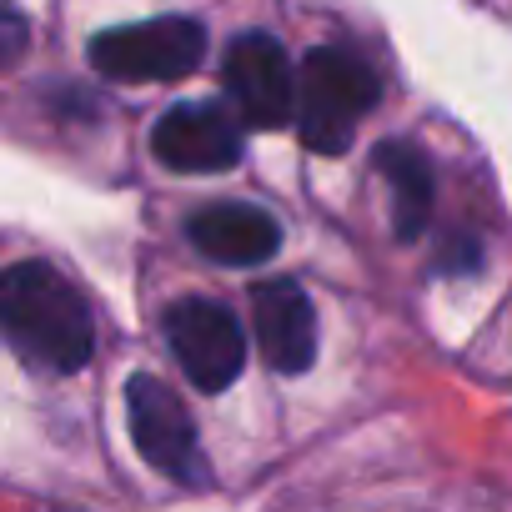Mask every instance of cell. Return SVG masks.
<instances>
[{
    "label": "cell",
    "instance_id": "cell-1",
    "mask_svg": "<svg viewBox=\"0 0 512 512\" xmlns=\"http://www.w3.org/2000/svg\"><path fill=\"white\" fill-rule=\"evenodd\" d=\"M0 337L41 372H81L96 352L86 297L51 262H16L0 277Z\"/></svg>",
    "mask_w": 512,
    "mask_h": 512
},
{
    "label": "cell",
    "instance_id": "cell-2",
    "mask_svg": "<svg viewBox=\"0 0 512 512\" xmlns=\"http://www.w3.org/2000/svg\"><path fill=\"white\" fill-rule=\"evenodd\" d=\"M382 86L372 66L342 46H317L302 71H297V96H292V121L297 136L317 156H342L362 126V116L377 106Z\"/></svg>",
    "mask_w": 512,
    "mask_h": 512
},
{
    "label": "cell",
    "instance_id": "cell-3",
    "mask_svg": "<svg viewBox=\"0 0 512 512\" xmlns=\"http://www.w3.org/2000/svg\"><path fill=\"white\" fill-rule=\"evenodd\" d=\"M206 56V31L191 16H156L141 26H116L91 41V66L111 81H181L201 66Z\"/></svg>",
    "mask_w": 512,
    "mask_h": 512
},
{
    "label": "cell",
    "instance_id": "cell-4",
    "mask_svg": "<svg viewBox=\"0 0 512 512\" xmlns=\"http://www.w3.org/2000/svg\"><path fill=\"white\" fill-rule=\"evenodd\" d=\"M126 422H131V437L141 447V457L176 477L181 487H206L211 482V467H206V452H201V437L181 407V397L161 382V377H146L136 372L126 382Z\"/></svg>",
    "mask_w": 512,
    "mask_h": 512
},
{
    "label": "cell",
    "instance_id": "cell-5",
    "mask_svg": "<svg viewBox=\"0 0 512 512\" xmlns=\"http://www.w3.org/2000/svg\"><path fill=\"white\" fill-rule=\"evenodd\" d=\"M166 342L196 392H226L246 367L241 322L221 302H206V297H186L166 312Z\"/></svg>",
    "mask_w": 512,
    "mask_h": 512
},
{
    "label": "cell",
    "instance_id": "cell-6",
    "mask_svg": "<svg viewBox=\"0 0 512 512\" xmlns=\"http://www.w3.org/2000/svg\"><path fill=\"white\" fill-rule=\"evenodd\" d=\"M221 81L241 111L246 126L256 131H277L292 121V96H297V71L282 51L277 36L267 31H246L226 46V61H221Z\"/></svg>",
    "mask_w": 512,
    "mask_h": 512
},
{
    "label": "cell",
    "instance_id": "cell-7",
    "mask_svg": "<svg viewBox=\"0 0 512 512\" xmlns=\"http://www.w3.org/2000/svg\"><path fill=\"white\" fill-rule=\"evenodd\" d=\"M151 151L171 171H191V176L231 171L241 161V126L216 101H186V106H171L156 121Z\"/></svg>",
    "mask_w": 512,
    "mask_h": 512
},
{
    "label": "cell",
    "instance_id": "cell-8",
    "mask_svg": "<svg viewBox=\"0 0 512 512\" xmlns=\"http://www.w3.org/2000/svg\"><path fill=\"white\" fill-rule=\"evenodd\" d=\"M251 327H256V342H262V357L297 377L312 367L317 357V312L307 302V292L292 282V277H267L251 287Z\"/></svg>",
    "mask_w": 512,
    "mask_h": 512
},
{
    "label": "cell",
    "instance_id": "cell-9",
    "mask_svg": "<svg viewBox=\"0 0 512 512\" xmlns=\"http://www.w3.org/2000/svg\"><path fill=\"white\" fill-rule=\"evenodd\" d=\"M186 236L196 241L201 256H211L221 267H262L282 246V226L262 206H246V201L201 206L186 221Z\"/></svg>",
    "mask_w": 512,
    "mask_h": 512
},
{
    "label": "cell",
    "instance_id": "cell-10",
    "mask_svg": "<svg viewBox=\"0 0 512 512\" xmlns=\"http://www.w3.org/2000/svg\"><path fill=\"white\" fill-rule=\"evenodd\" d=\"M377 171H382V181L392 191V231H397V241H417L427 231V221H432V196H437L432 161L412 141H382L377 146Z\"/></svg>",
    "mask_w": 512,
    "mask_h": 512
},
{
    "label": "cell",
    "instance_id": "cell-11",
    "mask_svg": "<svg viewBox=\"0 0 512 512\" xmlns=\"http://www.w3.org/2000/svg\"><path fill=\"white\" fill-rule=\"evenodd\" d=\"M26 46H31V26H26L21 6L16 0H0V71H11L26 56Z\"/></svg>",
    "mask_w": 512,
    "mask_h": 512
},
{
    "label": "cell",
    "instance_id": "cell-12",
    "mask_svg": "<svg viewBox=\"0 0 512 512\" xmlns=\"http://www.w3.org/2000/svg\"><path fill=\"white\" fill-rule=\"evenodd\" d=\"M442 272H477L482 267V246H477V236H452V246L442 251V262H437Z\"/></svg>",
    "mask_w": 512,
    "mask_h": 512
}]
</instances>
